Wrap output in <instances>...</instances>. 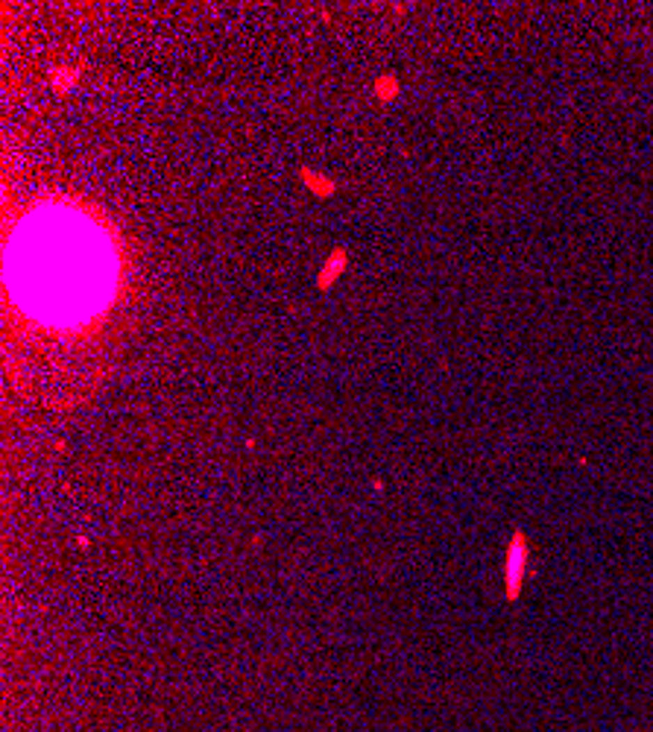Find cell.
<instances>
[{"mask_svg":"<svg viewBox=\"0 0 653 732\" xmlns=\"http://www.w3.org/2000/svg\"><path fill=\"white\" fill-rule=\"evenodd\" d=\"M299 179H302V185H305L310 193L320 196V200H329V196H334V191H337V182H334V179H329L325 173L310 170V167H302Z\"/></svg>","mask_w":653,"mask_h":732,"instance_id":"2","label":"cell"},{"mask_svg":"<svg viewBox=\"0 0 653 732\" xmlns=\"http://www.w3.org/2000/svg\"><path fill=\"white\" fill-rule=\"evenodd\" d=\"M372 94L378 97V103H393L395 97H399V79H395L393 74L378 77L375 86H372Z\"/></svg>","mask_w":653,"mask_h":732,"instance_id":"4","label":"cell"},{"mask_svg":"<svg viewBox=\"0 0 653 732\" xmlns=\"http://www.w3.org/2000/svg\"><path fill=\"white\" fill-rule=\"evenodd\" d=\"M77 77H79V70L77 67H53L50 70V88L56 94H65L77 86Z\"/></svg>","mask_w":653,"mask_h":732,"instance_id":"3","label":"cell"},{"mask_svg":"<svg viewBox=\"0 0 653 732\" xmlns=\"http://www.w3.org/2000/svg\"><path fill=\"white\" fill-rule=\"evenodd\" d=\"M346 261H349V252H346L343 246L331 249V255L325 258L322 270H320V276H317V290H329L334 281L346 273Z\"/></svg>","mask_w":653,"mask_h":732,"instance_id":"1","label":"cell"}]
</instances>
